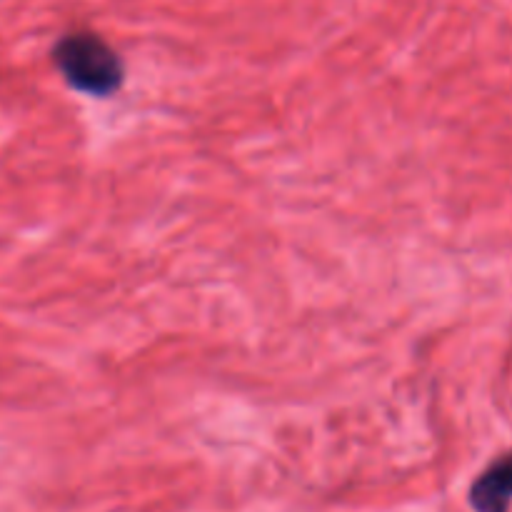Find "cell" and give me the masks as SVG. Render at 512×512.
Wrapping results in <instances>:
<instances>
[{"mask_svg":"<svg viewBox=\"0 0 512 512\" xmlns=\"http://www.w3.org/2000/svg\"><path fill=\"white\" fill-rule=\"evenodd\" d=\"M475 512H510L512 505V453L500 455L470 488Z\"/></svg>","mask_w":512,"mask_h":512,"instance_id":"7a4b0ae2","label":"cell"},{"mask_svg":"<svg viewBox=\"0 0 512 512\" xmlns=\"http://www.w3.org/2000/svg\"><path fill=\"white\" fill-rule=\"evenodd\" d=\"M53 63L70 88L93 98H110L123 88L125 63L98 33L73 30L53 45Z\"/></svg>","mask_w":512,"mask_h":512,"instance_id":"6da1fadb","label":"cell"}]
</instances>
